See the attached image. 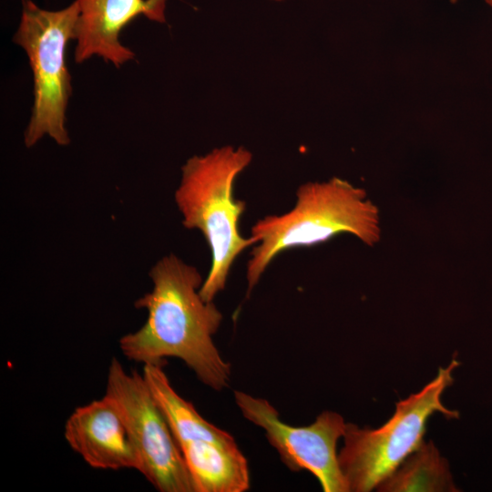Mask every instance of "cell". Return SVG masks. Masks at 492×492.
<instances>
[{"mask_svg":"<svg viewBox=\"0 0 492 492\" xmlns=\"http://www.w3.org/2000/svg\"><path fill=\"white\" fill-rule=\"evenodd\" d=\"M234 397L243 416L265 431L267 440L289 469L308 470L324 492H348L336 453L337 441L346 428L341 415L324 411L307 426H292L280 419L267 400L241 391H235Z\"/></svg>","mask_w":492,"mask_h":492,"instance_id":"52a82bcc","label":"cell"},{"mask_svg":"<svg viewBox=\"0 0 492 492\" xmlns=\"http://www.w3.org/2000/svg\"><path fill=\"white\" fill-rule=\"evenodd\" d=\"M458 1H459V0H450V2H451L452 4H456V3L458 2Z\"/></svg>","mask_w":492,"mask_h":492,"instance_id":"5bb4252c","label":"cell"},{"mask_svg":"<svg viewBox=\"0 0 492 492\" xmlns=\"http://www.w3.org/2000/svg\"><path fill=\"white\" fill-rule=\"evenodd\" d=\"M340 233H350L368 246L379 241V211L365 191L339 178L301 185L292 209L265 216L251 227L256 244L247 263V296L278 254L324 242Z\"/></svg>","mask_w":492,"mask_h":492,"instance_id":"7a4b0ae2","label":"cell"},{"mask_svg":"<svg viewBox=\"0 0 492 492\" xmlns=\"http://www.w3.org/2000/svg\"><path fill=\"white\" fill-rule=\"evenodd\" d=\"M376 489L386 492L457 491L446 459L441 456L432 441H423Z\"/></svg>","mask_w":492,"mask_h":492,"instance_id":"7c38bea8","label":"cell"},{"mask_svg":"<svg viewBox=\"0 0 492 492\" xmlns=\"http://www.w3.org/2000/svg\"><path fill=\"white\" fill-rule=\"evenodd\" d=\"M79 15L76 28V63L94 56L120 67L135 54L120 42L123 28L138 15L165 22L166 0H76Z\"/></svg>","mask_w":492,"mask_h":492,"instance_id":"ba28073f","label":"cell"},{"mask_svg":"<svg viewBox=\"0 0 492 492\" xmlns=\"http://www.w3.org/2000/svg\"><path fill=\"white\" fill-rule=\"evenodd\" d=\"M149 277L151 292L135 302L136 308L147 310L148 318L138 331L119 339L122 354L143 364L164 365L168 357L179 358L205 385L225 388L231 364L212 339L222 314L213 302L200 296L204 280L197 268L170 253L155 263Z\"/></svg>","mask_w":492,"mask_h":492,"instance_id":"6da1fadb","label":"cell"},{"mask_svg":"<svg viewBox=\"0 0 492 492\" xmlns=\"http://www.w3.org/2000/svg\"><path fill=\"white\" fill-rule=\"evenodd\" d=\"M459 362L453 359L440 367L436 376L416 394L400 400L393 416L382 426L360 428L346 423L343 446L338 463L348 492H368L388 477L423 442L428 418L439 412L446 418L459 413L441 402L445 390L453 382V371Z\"/></svg>","mask_w":492,"mask_h":492,"instance_id":"277c9868","label":"cell"},{"mask_svg":"<svg viewBox=\"0 0 492 492\" xmlns=\"http://www.w3.org/2000/svg\"><path fill=\"white\" fill-rule=\"evenodd\" d=\"M251 153L225 146L203 156L190 158L181 168V180L174 199L182 224L200 231L211 251V266L200 289L205 302H212L224 290L237 257L256 242L239 229L246 202L237 200L233 187L237 176L251 163Z\"/></svg>","mask_w":492,"mask_h":492,"instance_id":"3957f363","label":"cell"},{"mask_svg":"<svg viewBox=\"0 0 492 492\" xmlns=\"http://www.w3.org/2000/svg\"><path fill=\"white\" fill-rule=\"evenodd\" d=\"M179 447L194 492H243L250 487L248 463L237 444L197 441Z\"/></svg>","mask_w":492,"mask_h":492,"instance_id":"30bf717a","label":"cell"},{"mask_svg":"<svg viewBox=\"0 0 492 492\" xmlns=\"http://www.w3.org/2000/svg\"><path fill=\"white\" fill-rule=\"evenodd\" d=\"M161 364H147L142 375L163 412L179 446L187 442L210 441L235 445L228 432L205 420L194 405L172 387Z\"/></svg>","mask_w":492,"mask_h":492,"instance_id":"8fae6325","label":"cell"},{"mask_svg":"<svg viewBox=\"0 0 492 492\" xmlns=\"http://www.w3.org/2000/svg\"><path fill=\"white\" fill-rule=\"evenodd\" d=\"M105 395L118 407L138 459V471L160 492H194L170 426L144 377L112 358Z\"/></svg>","mask_w":492,"mask_h":492,"instance_id":"8992f818","label":"cell"},{"mask_svg":"<svg viewBox=\"0 0 492 492\" xmlns=\"http://www.w3.org/2000/svg\"><path fill=\"white\" fill-rule=\"evenodd\" d=\"M23 8L14 42L26 52L33 74V105L24 134L26 148L47 136L59 146L70 143L66 112L72 93L66 48L75 40L79 7L75 0L46 10L31 0Z\"/></svg>","mask_w":492,"mask_h":492,"instance_id":"5b68a950","label":"cell"},{"mask_svg":"<svg viewBox=\"0 0 492 492\" xmlns=\"http://www.w3.org/2000/svg\"><path fill=\"white\" fill-rule=\"evenodd\" d=\"M64 436L71 449L93 468H138L125 420L106 395L77 407L66 421Z\"/></svg>","mask_w":492,"mask_h":492,"instance_id":"9c48e42d","label":"cell"},{"mask_svg":"<svg viewBox=\"0 0 492 492\" xmlns=\"http://www.w3.org/2000/svg\"><path fill=\"white\" fill-rule=\"evenodd\" d=\"M490 7H492V0H484Z\"/></svg>","mask_w":492,"mask_h":492,"instance_id":"4fadbf2b","label":"cell"}]
</instances>
